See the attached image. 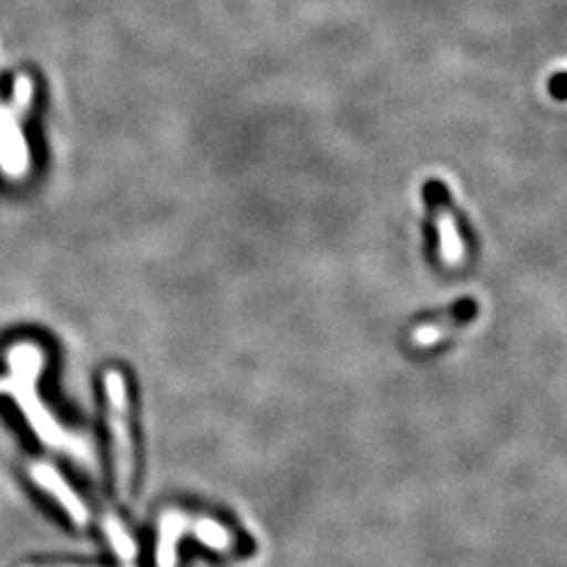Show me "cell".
<instances>
[{
    "mask_svg": "<svg viewBox=\"0 0 567 567\" xmlns=\"http://www.w3.org/2000/svg\"><path fill=\"white\" fill-rule=\"evenodd\" d=\"M8 364L10 374L6 379H0V393L12 395L27 423L45 445L66 450L71 456L81 458L83 464H91L93 452L87 447V442L64 431L45 410L39 393H35V381H39L43 369V350L33 343H17L8 350Z\"/></svg>",
    "mask_w": 567,
    "mask_h": 567,
    "instance_id": "1",
    "label": "cell"
},
{
    "mask_svg": "<svg viewBox=\"0 0 567 567\" xmlns=\"http://www.w3.org/2000/svg\"><path fill=\"white\" fill-rule=\"evenodd\" d=\"M450 192L447 185L440 181H429L423 185V202L425 208H429V216L423 220V241H425V256H429L431 262L440 258V216L442 208L450 202Z\"/></svg>",
    "mask_w": 567,
    "mask_h": 567,
    "instance_id": "5",
    "label": "cell"
},
{
    "mask_svg": "<svg viewBox=\"0 0 567 567\" xmlns=\"http://www.w3.org/2000/svg\"><path fill=\"white\" fill-rule=\"evenodd\" d=\"M33 102V79L22 74L12 85V100L0 97V171L20 181L29 171V147L24 140V116Z\"/></svg>",
    "mask_w": 567,
    "mask_h": 567,
    "instance_id": "3",
    "label": "cell"
},
{
    "mask_svg": "<svg viewBox=\"0 0 567 567\" xmlns=\"http://www.w3.org/2000/svg\"><path fill=\"white\" fill-rule=\"evenodd\" d=\"M102 527H104V532H106V537H110L116 556H118L121 560H133L135 554H137L135 542L131 539L126 527H123V523L114 516V513H104Z\"/></svg>",
    "mask_w": 567,
    "mask_h": 567,
    "instance_id": "7",
    "label": "cell"
},
{
    "mask_svg": "<svg viewBox=\"0 0 567 567\" xmlns=\"http://www.w3.org/2000/svg\"><path fill=\"white\" fill-rule=\"evenodd\" d=\"M106 395V425L112 437V464L114 485L123 502H128L135 489V445L131 435V410L126 398V381L116 369L104 374Z\"/></svg>",
    "mask_w": 567,
    "mask_h": 567,
    "instance_id": "2",
    "label": "cell"
},
{
    "mask_svg": "<svg viewBox=\"0 0 567 567\" xmlns=\"http://www.w3.org/2000/svg\"><path fill=\"white\" fill-rule=\"evenodd\" d=\"M192 529V516L183 511H166L158 520V542H156V567L177 565V542Z\"/></svg>",
    "mask_w": 567,
    "mask_h": 567,
    "instance_id": "6",
    "label": "cell"
},
{
    "mask_svg": "<svg viewBox=\"0 0 567 567\" xmlns=\"http://www.w3.org/2000/svg\"><path fill=\"white\" fill-rule=\"evenodd\" d=\"M24 567H85V565H24Z\"/></svg>",
    "mask_w": 567,
    "mask_h": 567,
    "instance_id": "8",
    "label": "cell"
},
{
    "mask_svg": "<svg viewBox=\"0 0 567 567\" xmlns=\"http://www.w3.org/2000/svg\"><path fill=\"white\" fill-rule=\"evenodd\" d=\"M29 477H31L35 485L43 487L52 496V499H55L69 513V518L74 520L76 525H85L87 523V508H85V504L79 499V494L66 485L64 477L55 468H52L50 464H45V461H31V464H29Z\"/></svg>",
    "mask_w": 567,
    "mask_h": 567,
    "instance_id": "4",
    "label": "cell"
}]
</instances>
